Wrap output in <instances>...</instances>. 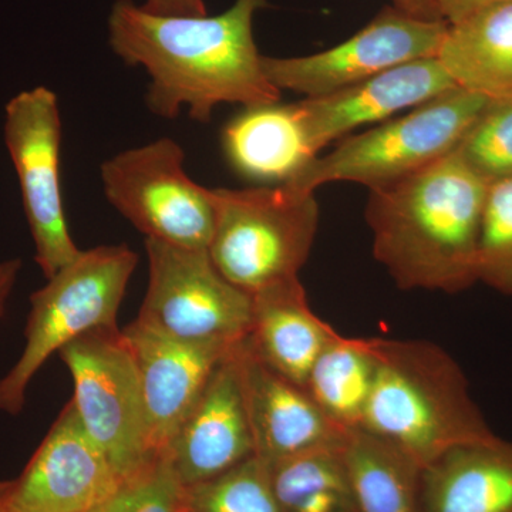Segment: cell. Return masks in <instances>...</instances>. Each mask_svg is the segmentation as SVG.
<instances>
[{
	"label": "cell",
	"instance_id": "cell-17",
	"mask_svg": "<svg viewBox=\"0 0 512 512\" xmlns=\"http://www.w3.org/2000/svg\"><path fill=\"white\" fill-rule=\"evenodd\" d=\"M338 333L312 311L296 278L252 295L244 345L269 369L305 387L313 363Z\"/></svg>",
	"mask_w": 512,
	"mask_h": 512
},
{
	"label": "cell",
	"instance_id": "cell-4",
	"mask_svg": "<svg viewBox=\"0 0 512 512\" xmlns=\"http://www.w3.org/2000/svg\"><path fill=\"white\" fill-rule=\"evenodd\" d=\"M214 231L208 254L232 285L255 295L299 278L319 228L315 192L289 185L211 190Z\"/></svg>",
	"mask_w": 512,
	"mask_h": 512
},
{
	"label": "cell",
	"instance_id": "cell-21",
	"mask_svg": "<svg viewBox=\"0 0 512 512\" xmlns=\"http://www.w3.org/2000/svg\"><path fill=\"white\" fill-rule=\"evenodd\" d=\"M343 457L359 512H423V468L389 441L350 430Z\"/></svg>",
	"mask_w": 512,
	"mask_h": 512
},
{
	"label": "cell",
	"instance_id": "cell-25",
	"mask_svg": "<svg viewBox=\"0 0 512 512\" xmlns=\"http://www.w3.org/2000/svg\"><path fill=\"white\" fill-rule=\"evenodd\" d=\"M477 279L512 298V177L488 185L478 241Z\"/></svg>",
	"mask_w": 512,
	"mask_h": 512
},
{
	"label": "cell",
	"instance_id": "cell-18",
	"mask_svg": "<svg viewBox=\"0 0 512 512\" xmlns=\"http://www.w3.org/2000/svg\"><path fill=\"white\" fill-rule=\"evenodd\" d=\"M221 144L229 167L258 183H288L318 157L299 103L242 107L222 128Z\"/></svg>",
	"mask_w": 512,
	"mask_h": 512
},
{
	"label": "cell",
	"instance_id": "cell-15",
	"mask_svg": "<svg viewBox=\"0 0 512 512\" xmlns=\"http://www.w3.org/2000/svg\"><path fill=\"white\" fill-rule=\"evenodd\" d=\"M457 84L437 57H426L325 94L298 101L316 153L356 128L380 124L397 113L416 109Z\"/></svg>",
	"mask_w": 512,
	"mask_h": 512
},
{
	"label": "cell",
	"instance_id": "cell-14",
	"mask_svg": "<svg viewBox=\"0 0 512 512\" xmlns=\"http://www.w3.org/2000/svg\"><path fill=\"white\" fill-rule=\"evenodd\" d=\"M136 362L146 406L148 443L161 453L208 380L235 345L188 343L134 320L121 330Z\"/></svg>",
	"mask_w": 512,
	"mask_h": 512
},
{
	"label": "cell",
	"instance_id": "cell-16",
	"mask_svg": "<svg viewBox=\"0 0 512 512\" xmlns=\"http://www.w3.org/2000/svg\"><path fill=\"white\" fill-rule=\"evenodd\" d=\"M239 356L256 457L274 464L303 451L345 441L349 431L336 426L305 387L252 356L244 339L239 343Z\"/></svg>",
	"mask_w": 512,
	"mask_h": 512
},
{
	"label": "cell",
	"instance_id": "cell-20",
	"mask_svg": "<svg viewBox=\"0 0 512 512\" xmlns=\"http://www.w3.org/2000/svg\"><path fill=\"white\" fill-rule=\"evenodd\" d=\"M437 59L460 89L512 100V0L487 3L448 23Z\"/></svg>",
	"mask_w": 512,
	"mask_h": 512
},
{
	"label": "cell",
	"instance_id": "cell-2",
	"mask_svg": "<svg viewBox=\"0 0 512 512\" xmlns=\"http://www.w3.org/2000/svg\"><path fill=\"white\" fill-rule=\"evenodd\" d=\"M488 185L457 148L419 173L370 190L373 255L400 289L458 293L477 284Z\"/></svg>",
	"mask_w": 512,
	"mask_h": 512
},
{
	"label": "cell",
	"instance_id": "cell-9",
	"mask_svg": "<svg viewBox=\"0 0 512 512\" xmlns=\"http://www.w3.org/2000/svg\"><path fill=\"white\" fill-rule=\"evenodd\" d=\"M148 288L138 322L188 343L235 345L247 336L252 296L215 268L207 249L146 239Z\"/></svg>",
	"mask_w": 512,
	"mask_h": 512
},
{
	"label": "cell",
	"instance_id": "cell-11",
	"mask_svg": "<svg viewBox=\"0 0 512 512\" xmlns=\"http://www.w3.org/2000/svg\"><path fill=\"white\" fill-rule=\"evenodd\" d=\"M447 29L444 20L416 18L390 6L340 45L309 56H262V70L281 92L325 96L399 64L437 57Z\"/></svg>",
	"mask_w": 512,
	"mask_h": 512
},
{
	"label": "cell",
	"instance_id": "cell-26",
	"mask_svg": "<svg viewBox=\"0 0 512 512\" xmlns=\"http://www.w3.org/2000/svg\"><path fill=\"white\" fill-rule=\"evenodd\" d=\"M185 487L167 454H154L94 512H185Z\"/></svg>",
	"mask_w": 512,
	"mask_h": 512
},
{
	"label": "cell",
	"instance_id": "cell-12",
	"mask_svg": "<svg viewBox=\"0 0 512 512\" xmlns=\"http://www.w3.org/2000/svg\"><path fill=\"white\" fill-rule=\"evenodd\" d=\"M120 483L70 400L23 473L3 481V497L10 512H94Z\"/></svg>",
	"mask_w": 512,
	"mask_h": 512
},
{
	"label": "cell",
	"instance_id": "cell-22",
	"mask_svg": "<svg viewBox=\"0 0 512 512\" xmlns=\"http://www.w3.org/2000/svg\"><path fill=\"white\" fill-rule=\"evenodd\" d=\"M376 377L373 338L338 333L313 363L305 389L340 429H360Z\"/></svg>",
	"mask_w": 512,
	"mask_h": 512
},
{
	"label": "cell",
	"instance_id": "cell-1",
	"mask_svg": "<svg viewBox=\"0 0 512 512\" xmlns=\"http://www.w3.org/2000/svg\"><path fill=\"white\" fill-rule=\"evenodd\" d=\"M268 0H235L215 16H168L133 0H117L109 15V43L128 66L146 70L151 113L210 123L221 104L276 103L281 90L266 79L254 39V18Z\"/></svg>",
	"mask_w": 512,
	"mask_h": 512
},
{
	"label": "cell",
	"instance_id": "cell-24",
	"mask_svg": "<svg viewBox=\"0 0 512 512\" xmlns=\"http://www.w3.org/2000/svg\"><path fill=\"white\" fill-rule=\"evenodd\" d=\"M184 503L185 512H284L268 463L256 456L212 480L185 487Z\"/></svg>",
	"mask_w": 512,
	"mask_h": 512
},
{
	"label": "cell",
	"instance_id": "cell-27",
	"mask_svg": "<svg viewBox=\"0 0 512 512\" xmlns=\"http://www.w3.org/2000/svg\"><path fill=\"white\" fill-rule=\"evenodd\" d=\"M458 151L488 183L512 177V100L491 101Z\"/></svg>",
	"mask_w": 512,
	"mask_h": 512
},
{
	"label": "cell",
	"instance_id": "cell-3",
	"mask_svg": "<svg viewBox=\"0 0 512 512\" xmlns=\"http://www.w3.org/2000/svg\"><path fill=\"white\" fill-rule=\"evenodd\" d=\"M376 377L360 429L389 441L421 468L460 446L497 436L463 369L426 340L373 338Z\"/></svg>",
	"mask_w": 512,
	"mask_h": 512
},
{
	"label": "cell",
	"instance_id": "cell-13",
	"mask_svg": "<svg viewBox=\"0 0 512 512\" xmlns=\"http://www.w3.org/2000/svg\"><path fill=\"white\" fill-rule=\"evenodd\" d=\"M239 343L212 373L167 454L184 487L205 483L255 456Z\"/></svg>",
	"mask_w": 512,
	"mask_h": 512
},
{
	"label": "cell",
	"instance_id": "cell-8",
	"mask_svg": "<svg viewBox=\"0 0 512 512\" xmlns=\"http://www.w3.org/2000/svg\"><path fill=\"white\" fill-rule=\"evenodd\" d=\"M184 164L183 147L160 138L104 161L101 185L146 239L208 251L215 220L211 190L191 180Z\"/></svg>",
	"mask_w": 512,
	"mask_h": 512
},
{
	"label": "cell",
	"instance_id": "cell-7",
	"mask_svg": "<svg viewBox=\"0 0 512 512\" xmlns=\"http://www.w3.org/2000/svg\"><path fill=\"white\" fill-rule=\"evenodd\" d=\"M74 384L72 402L87 436L121 480L154 456L131 350L119 328L92 330L59 352Z\"/></svg>",
	"mask_w": 512,
	"mask_h": 512
},
{
	"label": "cell",
	"instance_id": "cell-23",
	"mask_svg": "<svg viewBox=\"0 0 512 512\" xmlns=\"http://www.w3.org/2000/svg\"><path fill=\"white\" fill-rule=\"evenodd\" d=\"M343 444L345 441L313 448L268 464L272 488L282 511L359 512Z\"/></svg>",
	"mask_w": 512,
	"mask_h": 512
},
{
	"label": "cell",
	"instance_id": "cell-31",
	"mask_svg": "<svg viewBox=\"0 0 512 512\" xmlns=\"http://www.w3.org/2000/svg\"><path fill=\"white\" fill-rule=\"evenodd\" d=\"M393 6L416 18L443 20L440 15L439 0H393Z\"/></svg>",
	"mask_w": 512,
	"mask_h": 512
},
{
	"label": "cell",
	"instance_id": "cell-6",
	"mask_svg": "<svg viewBox=\"0 0 512 512\" xmlns=\"http://www.w3.org/2000/svg\"><path fill=\"white\" fill-rule=\"evenodd\" d=\"M490 103L457 87L366 133L345 138L332 153L316 157L285 184L315 192L340 181L366 185L369 190L397 183L456 151Z\"/></svg>",
	"mask_w": 512,
	"mask_h": 512
},
{
	"label": "cell",
	"instance_id": "cell-28",
	"mask_svg": "<svg viewBox=\"0 0 512 512\" xmlns=\"http://www.w3.org/2000/svg\"><path fill=\"white\" fill-rule=\"evenodd\" d=\"M144 8L157 15L204 16L207 6L204 0H147Z\"/></svg>",
	"mask_w": 512,
	"mask_h": 512
},
{
	"label": "cell",
	"instance_id": "cell-5",
	"mask_svg": "<svg viewBox=\"0 0 512 512\" xmlns=\"http://www.w3.org/2000/svg\"><path fill=\"white\" fill-rule=\"evenodd\" d=\"M137 264L126 244L86 249L30 296L25 349L0 379L2 412H22L26 390L50 356L92 330L116 328Z\"/></svg>",
	"mask_w": 512,
	"mask_h": 512
},
{
	"label": "cell",
	"instance_id": "cell-29",
	"mask_svg": "<svg viewBox=\"0 0 512 512\" xmlns=\"http://www.w3.org/2000/svg\"><path fill=\"white\" fill-rule=\"evenodd\" d=\"M20 269H22L20 259H6L0 262V320L5 315L10 295L18 282Z\"/></svg>",
	"mask_w": 512,
	"mask_h": 512
},
{
	"label": "cell",
	"instance_id": "cell-19",
	"mask_svg": "<svg viewBox=\"0 0 512 512\" xmlns=\"http://www.w3.org/2000/svg\"><path fill=\"white\" fill-rule=\"evenodd\" d=\"M423 512H512V441L453 448L424 468Z\"/></svg>",
	"mask_w": 512,
	"mask_h": 512
},
{
	"label": "cell",
	"instance_id": "cell-10",
	"mask_svg": "<svg viewBox=\"0 0 512 512\" xmlns=\"http://www.w3.org/2000/svg\"><path fill=\"white\" fill-rule=\"evenodd\" d=\"M5 143L18 175L37 265L46 279L52 278L82 252L70 235L63 207L62 117L52 90L39 86L9 100Z\"/></svg>",
	"mask_w": 512,
	"mask_h": 512
},
{
	"label": "cell",
	"instance_id": "cell-30",
	"mask_svg": "<svg viewBox=\"0 0 512 512\" xmlns=\"http://www.w3.org/2000/svg\"><path fill=\"white\" fill-rule=\"evenodd\" d=\"M500 0H439L440 15L447 23L457 22L480 6Z\"/></svg>",
	"mask_w": 512,
	"mask_h": 512
},
{
	"label": "cell",
	"instance_id": "cell-32",
	"mask_svg": "<svg viewBox=\"0 0 512 512\" xmlns=\"http://www.w3.org/2000/svg\"><path fill=\"white\" fill-rule=\"evenodd\" d=\"M0 512H10L5 504V497H3V481H0Z\"/></svg>",
	"mask_w": 512,
	"mask_h": 512
}]
</instances>
